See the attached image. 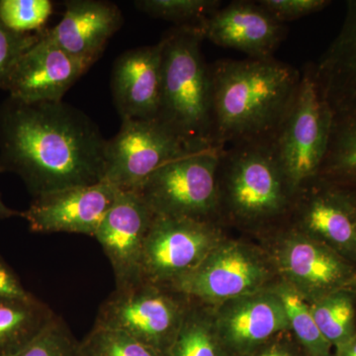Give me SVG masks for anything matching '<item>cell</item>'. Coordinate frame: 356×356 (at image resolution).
Wrapping results in <instances>:
<instances>
[{
	"label": "cell",
	"instance_id": "8",
	"mask_svg": "<svg viewBox=\"0 0 356 356\" xmlns=\"http://www.w3.org/2000/svg\"><path fill=\"white\" fill-rule=\"evenodd\" d=\"M191 298L146 280L115 291L103 302L96 327L126 332L168 356Z\"/></svg>",
	"mask_w": 356,
	"mask_h": 356
},
{
	"label": "cell",
	"instance_id": "10",
	"mask_svg": "<svg viewBox=\"0 0 356 356\" xmlns=\"http://www.w3.org/2000/svg\"><path fill=\"white\" fill-rule=\"evenodd\" d=\"M227 236L218 221L154 216L143 254V280L170 287Z\"/></svg>",
	"mask_w": 356,
	"mask_h": 356
},
{
	"label": "cell",
	"instance_id": "33",
	"mask_svg": "<svg viewBox=\"0 0 356 356\" xmlns=\"http://www.w3.org/2000/svg\"><path fill=\"white\" fill-rule=\"evenodd\" d=\"M31 295L32 293L23 286L17 274L0 257V296L26 298Z\"/></svg>",
	"mask_w": 356,
	"mask_h": 356
},
{
	"label": "cell",
	"instance_id": "5",
	"mask_svg": "<svg viewBox=\"0 0 356 356\" xmlns=\"http://www.w3.org/2000/svg\"><path fill=\"white\" fill-rule=\"evenodd\" d=\"M334 112L323 95L314 65L302 72L291 107L271 142L295 196L317 177L327 154Z\"/></svg>",
	"mask_w": 356,
	"mask_h": 356
},
{
	"label": "cell",
	"instance_id": "34",
	"mask_svg": "<svg viewBox=\"0 0 356 356\" xmlns=\"http://www.w3.org/2000/svg\"><path fill=\"white\" fill-rule=\"evenodd\" d=\"M334 356H356V336L343 346L334 348Z\"/></svg>",
	"mask_w": 356,
	"mask_h": 356
},
{
	"label": "cell",
	"instance_id": "14",
	"mask_svg": "<svg viewBox=\"0 0 356 356\" xmlns=\"http://www.w3.org/2000/svg\"><path fill=\"white\" fill-rule=\"evenodd\" d=\"M118 188L106 181L70 187L34 198L20 212L35 233H72L95 236L113 205Z\"/></svg>",
	"mask_w": 356,
	"mask_h": 356
},
{
	"label": "cell",
	"instance_id": "35",
	"mask_svg": "<svg viewBox=\"0 0 356 356\" xmlns=\"http://www.w3.org/2000/svg\"><path fill=\"white\" fill-rule=\"evenodd\" d=\"M0 172H1V170H0ZM16 216L20 217V212L11 209L8 206H6V203L2 201L1 196H0V220L9 219V218Z\"/></svg>",
	"mask_w": 356,
	"mask_h": 356
},
{
	"label": "cell",
	"instance_id": "25",
	"mask_svg": "<svg viewBox=\"0 0 356 356\" xmlns=\"http://www.w3.org/2000/svg\"><path fill=\"white\" fill-rule=\"evenodd\" d=\"M271 288L284 306L290 332L307 355L334 356V348L318 329L308 302L280 280Z\"/></svg>",
	"mask_w": 356,
	"mask_h": 356
},
{
	"label": "cell",
	"instance_id": "18",
	"mask_svg": "<svg viewBox=\"0 0 356 356\" xmlns=\"http://www.w3.org/2000/svg\"><path fill=\"white\" fill-rule=\"evenodd\" d=\"M165 41L122 54L115 60L111 90L122 120L156 119L161 88Z\"/></svg>",
	"mask_w": 356,
	"mask_h": 356
},
{
	"label": "cell",
	"instance_id": "23",
	"mask_svg": "<svg viewBox=\"0 0 356 356\" xmlns=\"http://www.w3.org/2000/svg\"><path fill=\"white\" fill-rule=\"evenodd\" d=\"M168 356H227L211 307L191 299Z\"/></svg>",
	"mask_w": 356,
	"mask_h": 356
},
{
	"label": "cell",
	"instance_id": "11",
	"mask_svg": "<svg viewBox=\"0 0 356 356\" xmlns=\"http://www.w3.org/2000/svg\"><path fill=\"white\" fill-rule=\"evenodd\" d=\"M194 151L158 119L122 120L119 132L106 142L103 181L135 191L168 161Z\"/></svg>",
	"mask_w": 356,
	"mask_h": 356
},
{
	"label": "cell",
	"instance_id": "4",
	"mask_svg": "<svg viewBox=\"0 0 356 356\" xmlns=\"http://www.w3.org/2000/svg\"><path fill=\"white\" fill-rule=\"evenodd\" d=\"M220 215L261 226L291 213L290 189L271 143L236 145L222 149L219 168Z\"/></svg>",
	"mask_w": 356,
	"mask_h": 356
},
{
	"label": "cell",
	"instance_id": "26",
	"mask_svg": "<svg viewBox=\"0 0 356 356\" xmlns=\"http://www.w3.org/2000/svg\"><path fill=\"white\" fill-rule=\"evenodd\" d=\"M134 4L152 17L175 23V27L195 28L222 6L218 0H137Z\"/></svg>",
	"mask_w": 356,
	"mask_h": 356
},
{
	"label": "cell",
	"instance_id": "13",
	"mask_svg": "<svg viewBox=\"0 0 356 356\" xmlns=\"http://www.w3.org/2000/svg\"><path fill=\"white\" fill-rule=\"evenodd\" d=\"M154 214L136 191L119 192L98 227L95 238L113 269L116 289L143 281L145 242Z\"/></svg>",
	"mask_w": 356,
	"mask_h": 356
},
{
	"label": "cell",
	"instance_id": "1",
	"mask_svg": "<svg viewBox=\"0 0 356 356\" xmlns=\"http://www.w3.org/2000/svg\"><path fill=\"white\" fill-rule=\"evenodd\" d=\"M104 139L81 110L60 102L0 105V170L15 173L33 197L102 181Z\"/></svg>",
	"mask_w": 356,
	"mask_h": 356
},
{
	"label": "cell",
	"instance_id": "22",
	"mask_svg": "<svg viewBox=\"0 0 356 356\" xmlns=\"http://www.w3.org/2000/svg\"><path fill=\"white\" fill-rule=\"evenodd\" d=\"M317 177L356 196V108L334 113L329 147Z\"/></svg>",
	"mask_w": 356,
	"mask_h": 356
},
{
	"label": "cell",
	"instance_id": "12",
	"mask_svg": "<svg viewBox=\"0 0 356 356\" xmlns=\"http://www.w3.org/2000/svg\"><path fill=\"white\" fill-rule=\"evenodd\" d=\"M292 227L331 248L356 266V196L316 177L298 191Z\"/></svg>",
	"mask_w": 356,
	"mask_h": 356
},
{
	"label": "cell",
	"instance_id": "3",
	"mask_svg": "<svg viewBox=\"0 0 356 356\" xmlns=\"http://www.w3.org/2000/svg\"><path fill=\"white\" fill-rule=\"evenodd\" d=\"M165 41L159 121L193 149L216 147L213 137L210 65L195 27H175Z\"/></svg>",
	"mask_w": 356,
	"mask_h": 356
},
{
	"label": "cell",
	"instance_id": "2",
	"mask_svg": "<svg viewBox=\"0 0 356 356\" xmlns=\"http://www.w3.org/2000/svg\"><path fill=\"white\" fill-rule=\"evenodd\" d=\"M210 72L215 146L273 142L296 96L301 72L275 58L218 60Z\"/></svg>",
	"mask_w": 356,
	"mask_h": 356
},
{
	"label": "cell",
	"instance_id": "31",
	"mask_svg": "<svg viewBox=\"0 0 356 356\" xmlns=\"http://www.w3.org/2000/svg\"><path fill=\"white\" fill-rule=\"evenodd\" d=\"M257 2L282 24L320 13L332 3L327 0H259Z\"/></svg>",
	"mask_w": 356,
	"mask_h": 356
},
{
	"label": "cell",
	"instance_id": "21",
	"mask_svg": "<svg viewBox=\"0 0 356 356\" xmlns=\"http://www.w3.org/2000/svg\"><path fill=\"white\" fill-rule=\"evenodd\" d=\"M57 318L34 295L0 296V356H13L34 341Z\"/></svg>",
	"mask_w": 356,
	"mask_h": 356
},
{
	"label": "cell",
	"instance_id": "29",
	"mask_svg": "<svg viewBox=\"0 0 356 356\" xmlns=\"http://www.w3.org/2000/svg\"><path fill=\"white\" fill-rule=\"evenodd\" d=\"M13 356H81L79 341L62 318L55 321L34 341Z\"/></svg>",
	"mask_w": 356,
	"mask_h": 356
},
{
	"label": "cell",
	"instance_id": "19",
	"mask_svg": "<svg viewBox=\"0 0 356 356\" xmlns=\"http://www.w3.org/2000/svg\"><path fill=\"white\" fill-rule=\"evenodd\" d=\"M123 22V14L113 2L69 0L60 22L44 32L60 49L91 67Z\"/></svg>",
	"mask_w": 356,
	"mask_h": 356
},
{
	"label": "cell",
	"instance_id": "30",
	"mask_svg": "<svg viewBox=\"0 0 356 356\" xmlns=\"http://www.w3.org/2000/svg\"><path fill=\"white\" fill-rule=\"evenodd\" d=\"M41 32L30 34L14 32L0 20V88L3 89L14 67L38 41Z\"/></svg>",
	"mask_w": 356,
	"mask_h": 356
},
{
	"label": "cell",
	"instance_id": "24",
	"mask_svg": "<svg viewBox=\"0 0 356 356\" xmlns=\"http://www.w3.org/2000/svg\"><path fill=\"white\" fill-rule=\"evenodd\" d=\"M313 317L332 348L356 336V288H346L309 304Z\"/></svg>",
	"mask_w": 356,
	"mask_h": 356
},
{
	"label": "cell",
	"instance_id": "32",
	"mask_svg": "<svg viewBox=\"0 0 356 356\" xmlns=\"http://www.w3.org/2000/svg\"><path fill=\"white\" fill-rule=\"evenodd\" d=\"M248 356H308L291 332L278 334Z\"/></svg>",
	"mask_w": 356,
	"mask_h": 356
},
{
	"label": "cell",
	"instance_id": "9",
	"mask_svg": "<svg viewBox=\"0 0 356 356\" xmlns=\"http://www.w3.org/2000/svg\"><path fill=\"white\" fill-rule=\"evenodd\" d=\"M268 250L278 277L309 304L346 288H356V266L331 248L290 226Z\"/></svg>",
	"mask_w": 356,
	"mask_h": 356
},
{
	"label": "cell",
	"instance_id": "16",
	"mask_svg": "<svg viewBox=\"0 0 356 356\" xmlns=\"http://www.w3.org/2000/svg\"><path fill=\"white\" fill-rule=\"evenodd\" d=\"M89 69L42 31L38 41L14 67L3 89L23 102H60Z\"/></svg>",
	"mask_w": 356,
	"mask_h": 356
},
{
	"label": "cell",
	"instance_id": "7",
	"mask_svg": "<svg viewBox=\"0 0 356 356\" xmlns=\"http://www.w3.org/2000/svg\"><path fill=\"white\" fill-rule=\"evenodd\" d=\"M278 280L268 250L226 238L193 271L170 288L215 308L232 300L268 289Z\"/></svg>",
	"mask_w": 356,
	"mask_h": 356
},
{
	"label": "cell",
	"instance_id": "20",
	"mask_svg": "<svg viewBox=\"0 0 356 356\" xmlns=\"http://www.w3.org/2000/svg\"><path fill=\"white\" fill-rule=\"evenodd\" d=\"M314 70L334 113L356 108V0L348 2L341 31Z\"/></svg>",
	"mask_w": 356,
	"mask_h": 356
},
{
	"label": "cell",
	"instance_id": "28",
	"mask_svg": "<svg viewBox=\"0 0 356 356\" xmlns=\"http://www.w3.org/2000/svg\"><path fill=\"white\" fill-rule=\"evenodd\" d=\"M53 13L50 0H0V20L14 32L30 34L41 29Z\"/></svg>",
	"mask_w": 356,
	"mask_h": 356
},
{
	"label": "cell",
	"instance_id": "6",
	"mask_svg": "<svg viewBox=\"0 0 356 356\" xmlns=\"http://www.w3.org/2000/svg\"><path fill=\"white\" fill-rule=\"evenodd\" d=\"M222 152L206 147L172 159L133 191L154 216L218 221Z\"/></svg>",
	"mask_w": 356,
	"mask_h": 356
},
{
	"label": "cell",
	"instance_id": "17",
	"mask_svg": "<svg viewBox=\"0 0 356 356\" xmlns=\"http://www.w3.org/2000/svg\"><path fill=\"white\" fill-rule=\"evenodd\" d=\"M204 40L242 51L252 58H270L286 37V25L274 19L257 1H233L198 26Z\"/></svg>",
	"mask_w": 356,
	"mask_h": 356
},
{
	"label": "cell",
	"instance_id": "15",
	"mask_svg": "<svg viewBox=\"0 0 356 356\" xmlns=\"http://www.w3.org/2000/svg\"><path fill=\"white\" fill-rule=\"evenodd\" d=\"M271 287L212 308L227 356H248L290 331L284 306Z\"/></svg>",
	"mask_w": 356,
	"mask_h": 356
},
{
	"label": "cell",
	"instance_id": "27",
	"mask_svg": "<svg viewBox=\"0 0 356 356\" xmlns=\"http://www.w3.org/2000/svg\"><path fill=\"white\" fill-rule=\"evenodd\" d=\"M81 356H165L126 332L93 327L79 341Z\"/></svg>",
	"mask_w": 356,
	"mask_h": 356
}]
</instances>
